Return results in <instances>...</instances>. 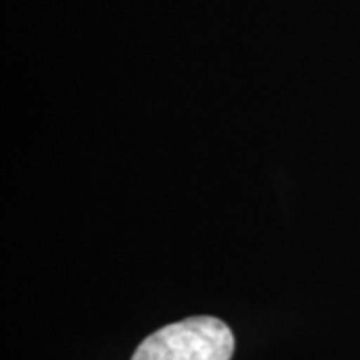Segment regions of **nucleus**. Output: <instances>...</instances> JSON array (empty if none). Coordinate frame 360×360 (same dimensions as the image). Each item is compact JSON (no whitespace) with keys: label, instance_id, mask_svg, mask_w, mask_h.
I'll return each mask as SVG.
<instances>
[{"label":"nucleus","instance_id":"obj_1","mask_svg":"<svg viewBox=\"0 0 360 360\" xmlns=\"http://www.w3.org/2000/svg\"><path fill=\"white\" fill-rule=\"evenodd\" d=\"M234 335L217 316L172 322L142 340L132 360H231Z\"/></svg>","mask_w":360,"mask_h":360}]
</instances>
